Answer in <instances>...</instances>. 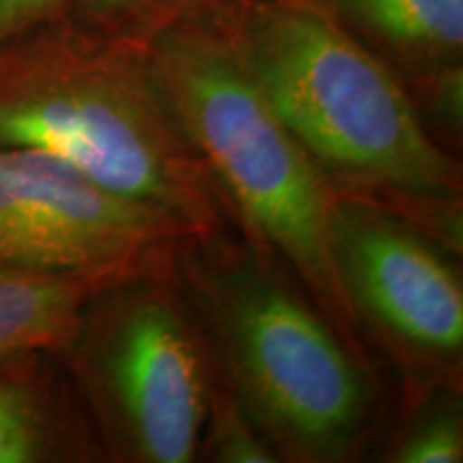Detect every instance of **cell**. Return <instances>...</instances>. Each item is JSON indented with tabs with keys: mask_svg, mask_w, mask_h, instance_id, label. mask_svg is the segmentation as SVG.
<instances>
[{
	"mask_svg": "<svg viewBox=\"0 0 463 463\" xmlns=\"http://www.w3.org/2000/svg\"><path fill=\"white\" fill-rule=\"evenodd\" d=\"M225 31L335 194L378 206L461 256V161L430 136L389 62L297 0L258 5Z\"/></svg>",
	"mask_w": 463,
	"mask_h": 463,
	"instance_id": "obj_1",
	"label": "cell"
},
{
	"mask_svg": "<svg viewBox=\"0 0 463 463\" xmlns=\"http://www.w3.org/2000/svg\"><path fill=\"white\" fill-rule=\"evenodd\" d=\"M176 275L213 367L279 461L361 459L378 416L375 372L292 275L236 230L184 241Z\"/></svg>",
	"mask_w": 463,
	"mask_h": 463,
	"instance_id": "obj_2",
	"label": "cell"
},
{
	"mask_svg": "<svg viewBox=\"0 0 463 463\" xmlns=\"http://www.w3.org/2000/svg\"><path fill=\"white\" fill-rule=\"evenodd\" d=\"M0 146L62 159L109 191L172 213L200 236L236 230L146 50L69 15L0 45Z\"/></svg>",
	"mask_w": 463,
	"mask_h": 463,
	"instance_id": "obj_3",
	"label": "cell"
},
{
	"mask_svg": "<svg viewBox=\"0 0 463 463\" xmlns=\"http://www.w3.org/2000/svg\"><path fill=\"white\" fill-rule=\"evenodd\" d=\"M144 50L239 234L260 256L283 266L354 354L373 367L333 262L337 194L260 90L230 33L178 28Z\"/></svg>",
	"mask_w": 463,
	"mask_h": 463,
	"instance_id": "obj_4",
	"label": "cell"
},
{
	"mask_svg": "<svg viewBox=\"0 0 463 463\" xmlns=\"http://www.w3.org/2000/svg\"><path fill=\"white\" fill-rule=\"evenodd\" d=\"M56 356L106 461H198L215 367L176 253L95 294Z\"/></svg>",
	"mask_w": 463,
	"mask_h": 463,
	"instance_id": "obj_5",
	"label": "cell"
},
{
	"mask_svg": "<svg viewBox=\"0 0 463 463\" xmlns=\"http://www.w3.org/2000/svg\"><path fill=\"white\" fill-rule=\"evenodd\" d=\"M333 262L364 337L399 367L403 405L463 375V281L457 253L367 202L337 195ZM459 258V256H457Z\"/></svg>",
	"mask_w": 463,
	"mask_h": 463,
	"instance_id": "obj_6",
	"label": "cell"
},
{
	"mask_svg": "<svg viewBox=\"0 0 463 463\" xmlns=\"http://www.w3.org/2000/svg\"><path fill=\"white\" fill-rule=\"evenodd\" d=\"M200 236L39 150L0 146V260L62 273L129 270Z\"/></svg>",
	"mask_w": 463,
	"mask_h": 463,
	"instance_id": "obj_7",
	"label": "cell"
},
{
	"mask_svg": "<svg viewBox=\"0 0 463 463\" xmlns=\"http://www.w3.org/2000/svg\"><path fill=\"white\" fill-rule=\"evenodd\" d=\"M106 461L56 354L0 358V463Z\"/></svg>",
	"mask_w": 463,
	"mask_h": 463,
	"instance_id": "obj_8",
	"label": "cell"
},
{
	"mask_svg": "<svg viewBox=\"0 0 463 463\" xmlns=\"http://www.w3.org/2000/svg\"><path fill=\"white\" fill-rule=\"evenodd\" d=\"M320 11L403 80L463 62V0H297Z\"/></svg>",
	"mask_w": 463,
	"mask_h": 463,
	"instance_id": "obj_9",
	"label": "cell"
},
{
	"mask_svg": "<svg viewBox=\"0 0 463 463\" xmlns=\"http://www.w3.org/2000/svg\"><path fill=\"white\" fill-rule=\"evenodd\" d=\"M142 269L146 266L62 273L0 260V358L28 352L58 354L71 339L86 303L103 288Z\"/></svg>",
	"mask_w": 463,
	"mask_h": 463,
	"instance_id": "obj_10",
	"label": "cell"
},
{
	"mask_svg": "<svg viewBox=\"0 0 463 463\" xmlns=\"http://www.w3.org/2000/svg\"><path fill=\"white\" fill-rule=\"evenodd\" d=\"M269 0H73L80 26L136 48L178 28H232Z\"/></svg>",
	"mask_w": 463,
	"mask_h": 463,
	"instance_id": "obj_11",
	"label": "cell"
},
{
	"mask_svg": "<svg viewBox=\"0 0 463 463\" xmlns=\"http://www.w3.org/2000/svg\"><path fill=\"white\" fill-rule=\"evenodd\" d=\"M403 419L386 449L392 463H461L463 405L459 386H436L403 405Z\"/></svg>",
	"mask_w": 463,
	"mask_h": 463,
	"instance_id": "obj_12",
	"label": "cell"
},
{
	"mask_svg": "<svg viewBox=\"0 0 463 463\" xmlns=\"http://www.w3.org/2000/svg\"><path fill=\"white\" fill-rule=\"evenodd\" d=\"M198 461L211 463H277L273 444L249 414L245 403L215 372L204 427H202Z\"/></svg>",
	"mask_w": 463,
	"mask_h": 463,
	"instance_id": "obj_13",
	"label": "cell"
},
{
	"mask_svg": "<svg viewBox=\"0 0 463 463\" xmlns=\"http://www.w3.org/2000/svg\"><path fill=\"white\" fill-rule=\"evenodd\" d=\"M403 82L425 129L439 146L455 155L463 137V62Z\"/></svg>",
	"mask_w": 463,
	"mask_h": 463,
	"instance_id": "obj_14",
	"label": "cell"
},
{
	"mask_svg": "<svg viewBox=\"0 0 463 463\" xmlns=\"http://www.w3.org/2000/svg\"><path fill=\"white\" fill-rule=\"evenodd\" d=\"M73 0H0V45L69 15Z\"/></svg>",
	"mask_w": 463,
	"mask_h": 463,
	"instance_id": "obj_15",
	"label": "cell"
}]
</instances>
